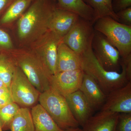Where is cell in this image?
<instances>
[{
    "instance_id": "obj_1",
    "label": "cell",
    "mask_w": 131,
    "mask_h": 131,
    "mask_svg": "<svg viewBox=\"0 0 131 131\" xmlns=\"http://www.w3.org/2000/svg\"><path fill=\"white\" fill-rule=\"evenodd\" d=\"M56 7L54 0L32 2L18 21V36L21 42L30 45L48 30Z\"/></svg>"
},
{
    "instance_id": "obj_2",
    "label": "cell",
    "mask_w": 131,
    "mask_h": 131,
    "mask_svg": "<svg viewBox=\"0 0 131 131\" xmlns=\"http://www.w3.org/2000/svg\"><path fill=\"white\" fill-rule=\"evenodd\" d=\"M33 85L40 93L50 88L51 75L42 60L30 49H13L8 51Z\"/></svg>"
},
{
    "instance_id": "obj_3",
    "label": "cell",
    "mask_w": 131,
    "mask_h": 131,
    "mask_svg": "<svg viewBox=\"0 0 131 131\" xmlns=\"http://www.w3.org/2000/svg\"><path fill=\"white\" fill-rule=\"evenodd\" d=\"M81 56L82 70L94 79L107 95L129 82L123 66L121 73L109 71L104 69L95 56L91 45Z\"/></svg>"
},
{
    "instance_id": "obj_4",
    "label": "cell",
    "mask_w": 131,
    "mask_h": 131,
    "mask_svg": "<svg viewBox=\"0 0 131 131\" xmlns=\"http://www.w3.org/2000/svg\"><path fill=\"white\" fill-rule=\"evenodd\" d=\"M39 104L47 111L58 126L62 130L79 127L66 101L65 97L52 88L41 93Z\"/></svg>"
},
{
    "instance_id": "obj_5",
    "label": "cell",
    "mask_w": 131,
    "mask_h": 131,
    "mask_svg": "<svg viewBox=\"0 0 131 131\" xmlns=\"http://www.w3.org/2000/svg\"><path fill=\"white\" fill-rule=\"evenodd\" d=\"M93 26L95 30L103 34L118 50L122 58L131 54V26L105 16L95 21Z\"/></svg>"
},
{
    "instance_id": "obj_6",
    "label": "cell",
    "mask_w": 131,
    "mask_h": 131,
    "mask_svg": "<svg viewBox=\"0 0 131 131\" xmlns=\"http://www.w3.org/2000/svg\"><path fill=\"white\" fill-rule=\"evenodd\" d=\"M14 102L20 107L31 108L38 102L41 93L17 65L10 87Z\"/></svg>"
},
{
    "instance_id": "obj_7",
    "label": "cell",
    "mask_w": 131,
    "mask_h": 131,
    "mask_svg": "<svg viewBox=\"0 0 131 131\" xmlns=\"http://www.w3.org/2000/svg\"><path fill=\"white\" fill-rule=\"evenodd\" d=\"M62 39L48 30L30 45V50L42 60L51 75L56 72L58 47Z\"/></svg>"
},
{
    "instance_id": "obj_8",
    "label": "cell",
    "mask_w": 131,
    "mask_h": 131,
    "mask_svg": "<svg viewBox=\"0 0 131 131\" xmlns=\"http://www.w3.org/2000/svg\"><path fill=\"white\" fill-rule=\"evenodd\" d=\"M91 47L97 61L104 69L109 71H119V52L103 34L95 30Z\"/></svg>"
},
{
    "instance_id": "obj_9",
    "label": "cell",
    "mask_w": 131,
    "mask_h": 131,
    "mask_svg": "<svg viewBox=\"0 0 131 131\" xmlns=\"http://www.w3.org/2000/svg\"><path fill=\"white\" fill-rule=\"evenodd\" d=\"M91 21L80 18L63 37V42L80 55L91 45L95 30Z\"/></svg>"
},
{
    "instance_id": "obj_10",
    "label": "cell",
    "mask_w": 131,
    "mask_h": 131,
    "mask_svg": "<svg viewBox=\"0 0 131 131\" xmlns=\"http://www.w3.org/2000/svg\"><path fill=\"white\" fill-rule=\"evenodd\" d=\"M84 73L82 69L56 73L51 77L50 87L65 97L80 89Z\"/></svg>"
},
{
    "instance_id": "obj_11",
    "label": "cell",
    "mask_w": 131,
    "mask_h": 131,
    "mask_svg": "<svg viewBox=\"0 0 131 131\" xmlns=\"http://www.w3.org/2000/svg\"><path fill=\"white\" fill-rule=\"evenodd\" d=\"M101 110L119 114L131 113V81L109 93Z\"/></svg>"
},
{
    "instance_id": "obj_12",
    "label": "cell",
    "mask_w": 131,
    "mask_h": 131,
    "mask_svg": "<svg viewBox=\"0 0 131 131\" xmlns=\"http://www.w3.org/2000/svg\"><path fill=\"white\" fill-rule=\"evenodd\" d=\"M80 18L74 13L56 7L49 22L48 30L63 38Z\"/></svg>"
},
{
    "instance_id": "obj_13",
    "label": "cell",
    "mask_w": 131,
    "mask_h": 131,
    "mask_svg": "<svg viewBox=\"0 0 131 131\" xmlns=\"http://www.w3.org/2000/svg\"><path fill=\"white\" fill-rule=\"evenodd\" d=\"M65 97L75 119L79 125L82 127L93 115V109L80 90Z\"/></svg>"
},
{
    "instance_id": "obj_14",
    "label": "cell",
    "mask_w": 131,
    "mask_h": 131,
    "mask_svg": "<svg viewBox=\"0 0 131 131\" xmlns=\"http://www.w3.org/2000/svg\"><path fill=\"white\" fill-rule=\"evenodd\" d=\"M79 90L84 95L94 110L102 108L105 102L107 95L94 79L87 73H84Z\"/></svg>"
},
{
    "instance_id": "obj_15",
    "label": "cell",
    "mask_w": 131,
    "mask_h": 131,
    "mask_svg": "<svg viewBox=\"0 0 131 131\" xmlns=\"http://www.w3.org/2000/svg\"><path fill=\"white\" fill-rule=\"evenodd\" d=\"M82 69L81 57L62 40L58 47L56 73L67 71Z\"/></svg>"
},
{
    "instance_id": "obj_16",
    "label": "cell",
    "mask_w": 131,
    "mask_h": 131,
    "mask_svg": "<svg viewBox=\"0 0 131 131\" xmlns=\"http://www.w3.org/2000/svg\"><path fill=\"white\" fill-rule=\"evenodd\" d=\"M119 114L101 110L87 120L82 131H115Z\"/></svg>"
},
{
    "instance_id": "obj_17",
    "label": "cell",
    "mask_w": 131,
    "mask_h": 131,
    "mask_svg": "<svg viewBox=\"0 0 131 131\" xmlns=\"http://www.w3.org/2000/svg\"><path fill=\"white\" fill-rule=\"evenodd\" d=\"M34 131H65L60 128L40 104L31 108Z\"/></svg>"
},
{
    "instance_id": "obj_18",
    "label": "cell",
    "mask_w": 131,
    "mask_h": 131,
    "mask_svg": "<svg viewBox=\"0 0 131 131\" xmlns=\"http://www.w3.org/2000/svg\"><path fill=\"white\" fill-rule=\"evenodd\" d=\"M57 8L67 10L94 24L93 9L83 0H54Z\"/></svg>"
},
{
    "instance_id": "obj_19",
    "label": "cell",
    "mask_w": 131,
    "mask_h": 131,
    "mask_svg": "<svg viewBox=\"0 0 131 131\" xmlns=\"http://www.w3.org/2000/svg\"><path fill=\"white\" fill-rule=\"evenodd\" d=\"M11 131H34L30 108L20 107L12 121Z\"/></svg>"
},
{
    "instance_id": "obj_20",
    "label": "cell",
    "mask_w": 131,
    "mask_h": 131,
    "mask_svg": "<svg viewBox=\"0 0 131 131\" xmlns=\"http://www.w3.org/2000/svg\"><path fill=\"white\" fill-rule=\"evenodd\" d=\"M94 11V24L98 19L109 16L119 22L118 18L112 7L113 0H83Z\"/></svg>"
},
{
    "instance_id": "obj_21",
    "label": "cell",
    "mask_w": 131,
    "mask_h": 131,
    "mask_svg": "<svg viewBox=\"0 0 131 131\" xmlns=\"http://www.w3.org/2000/svg\"><path fill=\"white\" fill-rule=\"evenodd\" d=\"M34 0H15L6 9L1 19L2 24H10L22 15Z\"/></svg>"
},
{
    "instance_id": "obj_22",
    "label": "cell",
    "mask_w": 131,
    "mask_h": 131,
    "mask_svg": "<svg viewBox=\"0 0 131 131\" xmlns=\"http://www.w3.org/2000/svg\"><path fill=\"white\" fill-rule=\"evenodd\" d=\"M17 66L8 52L0 53V80L9 88Z\"/></svg>"
},
{
    "instance_id": "obj_23",
    "label": "cell",
    "mask_w": 131,
    "mask_h": 131,
    "mask_svg": "<svg viewBox=\"0 0 131 131\" xmlns=\"http://www.w3.org/2000/svg\"><path fill=\"white\" fill-rule=\"evenodd\" d=\"M20 108L13 102L0 108V125L3 131L9 130L12 121Z\"/></svg>"
},
{
    "instance_id": "obj_24",
    "label": "cell",
    "mask_w": 131,
    "mask_h": 131,
    "mask_svg": "<svg viewBox=\"0 0 131 131\" xmlns=\"http://www.w3.org/2000/svg\"><path fill=\"white\" fill-rule=\"evenodd\" d=\"M115 131H131V113L119 114Z\"/></svg>"
},
{
    "instance_id": "obj_25",
    "label": "cell",
    "mask_w": 131,
    "mask_h": 131,
    "mask_svg": "<svg viewBox=\"0 0 131 131\" xmlns=\"http://www.w3.org/2000/svg\"><path fill=\"white\" fill-rule=\"evenodd\" d=\"M0 47L7 52L14 49L13 44L10 36L7 32L0 29Z\"/></svg>"
},
{
    "instance_id": "obj_26",
    "label": "cell",
    "mask_w": 131,
    "mask_h": 131,
    "mask_svg": "<svg viewBox=\"0 0 131 131\" xmlns=\"http://www.w3.org/2000/svg\"><path fill=\"white\" fill-rule=\"evenodd\" d=\"M13 102L9 88L5 86L0 89V108Z\"/></svg>"
},
{
    "instance_id": "obj_27",
    "label": "cell",
    "mask_w": 131,
    "mask_h": 131,
    "mask_svg": "<svg viewBox=\"0 0 131 131\" xmlns=\"http://www.w3.org/2000/svg\"><path fill=\"white\" fill-rule=\"evenodd\" d=\"M119 22L123 25L131 26V7L116 13Z\"/></svg>"
},
{
    "instance_id": "obj_28",
    "label": "cell",
    "mask_w": 131,
    "mask_h": 131,
    "mask_svg": "<svg viewBox=\"0 0 131 131\" xmlns=\"http://www.w3.org/2000/svg\"><path fill=\"white\" fill-rule=\"evenodd\" d=\"M112 7L115 13L131 7V0H113Z\"/></svg>"
},
{
    "instance_id": "obj_29",
    "label": "cell",
    "mask_w": 131,
    "mask_h": 131,
    "mask_svg": "<svg viewBox=\"0 0 131 131\" xmlns=\"http://www.w3.org/2000/svg\"><path fill=\"white\" fill-rule=\"evenodd\" d=\"M120 65L125 68L127 78L129 82L131 81V54L124 58H122Z\"/></svg>"
},
{
    "instance_id": "obj_30",
    "label": "cell",
    "mask_w": 131,
    "mask_h": 131,
    "mask_svg": "<svg viewBox=\"0 0 131 131\" xmlns=\"http://www.w3.org/2000/svg\"><path fill=\"white\" fill-rule=\"evenodd\" d=\"M15 0H0V13L6 10Z\"/></svg>"
},
{
    "instance_id": "obj_31",
    "label": "cell",
    "mask_w": 131,
    "mask_h": 131,
    "mask_svg": "<svg viewBox=\"0 0 131 131\" xmlns=\"http://www.w3.org/2000/svg\"><path fill=\"white\" fill-rule=\"evenodd\" d=\"M65 131H82V129L79 127L75 128H70L65 130Z\"/></svg>"
},
{
    "instance_id": "obj_32",
    "label": "cell",
    "mask_w": 131,
    "mask_h": 131,
    "mask_svg": "<svg viewBox=\"0 0 131 131\" xmlns=\"http://www.w3.org/2000/svg\"><path fill=\"white\" fill-rule=\"evenodd\" d=\"M5 86H6L5 85V83L1 80H0V89Z\"/></svg>"
},
{
    "instance_id": "obj_33",
    "label": "cell",
    "mask_w": 131,
    "mask_h": 131,
    "mask_svg": "<svg viewBox=\"0 0 131 131\" xmlns=\"http://www.w3.org/2000/svg\"><path fill=\"white\" fill-rule=\"evenodd\" d=\"M0 131H3V130L2 128L1 127V125H0Z\"/></svg>"
}]
</instances>
